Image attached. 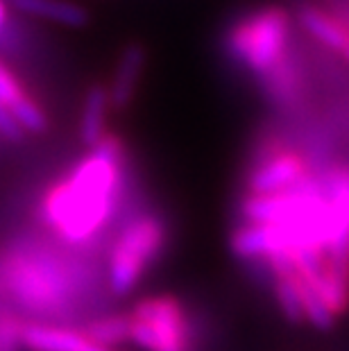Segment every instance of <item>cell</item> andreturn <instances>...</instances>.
<instances>
[{
    "label": "cell",
    "mask_w": 349,
    "mask_h": 351,
    "mask_svg": "<svg viewBox=\"0 0 349 351\" xmlns=\"http://www.w3.org/2000/svg\"><path fill=\"white\" fill-rule=\"evenodd\" d=\"M121 141L107 136L43 199V215L64 241L84 243L107 225L121 184Z\"/></svg>",
    "instance_id": "obj_1"
},
{
    "label": "cell",
    "mask_w": 349,
    "mask_h": 351,
    "mask_svg": "<svg viewBox=\"0 0 349 351\" xmlns=\"http://www.w3.org/2000/svg\"><path fill=\"white\" fill-rule=\"evenodd\" d=\"M130 340L143 351H191V326L182 302L170 295L147 297L128 315Z\"/></svg>",
    "instance_id": "obj_2"
},
{
    "label": "cell",
    "mask_w": 349,
    "mask_h": 351,
    "mask_svg": "<svg viewBox=\"0 0 349 351\" xmlns=\"http://www.w3.org/2000/svg\"><path fill=\"white\" fill-rule=\"evenodd\" d=\"M163 238H166V227L157 215H141L123 229L109 256L111 293L121 297L136 288L147 265L159 256Z\"/></svg>",
    "instance_id": "obj_3"
},
{
    "label": "cell",
    "mask_w": 349,
    "mask_h": 351,
    "mask_svg": "<svg viewBox=\"0 0 349 351\" xmlns=\"http://www.w3.org/2000/svg\"><path fill=\"white\" fill-rule=\"evenodd\" d=\"M288 43V16L277 7L243 19L232 29L227 48L236 62L254 73H270L281 62Z\"/></svg>",
    "instance_id": "obj_4"
},
{
    "label": "cell",
    "mask_w": 349,
    "mask_h": 351,
    "mask_svg": "<svg viewBox=\"0 0 349 351\" xmlns=\"http://www.w3.org/2000/svg\"><path fill=\"white\" fill-rule=\"evenodd\" d=\"M306 163L295 152H274L263 159L248 177L250 195H274L284 193L306 179Z\"/></svg>",
    "instance_id": "obj_5"
},
{
    "label": "cell",
    "mask_w": 349,
    "mask_h": 351,
    "mask_svg": "<svg viewBox=\"0 0 349 351\" xmlns=\"http://www.w3.org/2000/svg\"><path fill=\"white\" fill-rule=\"evenodd\" d=\"M21 345L29 351H114L93 345L82 331L29 324L21 328Z\"/></svg>",
    "instance_id": "obj_6"
},
{
    "label": "cell",
    "mask_w": 349,
    "mask_h": 351,
    "mask_svg": "<svg viewBox=\"0 0 349 351\" xmlns=\"http://www.w3.org/2000/svg\"><path fill=\"white\" fill-rule=\"evenodd\" d=\"M143 66H145V48L141 43H130L121 52V57H118L114 77H111V86L107 88L109 104L114 109L123 111L125 107H130V102L139 88Z\"/></svg>",
    "instance_id": "obj_7"
},
{
    "label": "cell",
    "mask_w": 349,
    "mask_h": 351,
    "mask_svg": "<svg viewBox=\"0 0 349 351\" xmlns=\"http://www.w3.org/2000/svg\"><path fill=\"white\" fill-rule=\"evenodd\" d=\"M14 10L46 19L66 27H84L88 23V12L73 0H7Z\"/></svg>",
    "instance_id": "obj_8"
},
{
    "label": "cell",
    "mask_w": 349,
    "mask_h": 351,
    "mask_svg": "<svg viewBox=\"0 0 349 351\" xmlns=\"http://www.w3.org/2000/svg\"><path fill=\"white\" fill-rule=\"evenodd\" d=\"M109 93L107 86L93 84L84 95V104H82V116H80V138L82 143L93 147L105 138V123L109 114Z\"/></svg>",
    "instance_id": "obj_9"
},
{
    "label": "cell",
    "mask_w": 349,
    "mask_h": 351,
    "mask_svg": "<svg viewBox=\"0 0 349 351\" xmlns=\"http://www.w3.org/2000/svg\"><path fill=\"white\" fill-rule=\"evenodd\" d=\"M300 21L304 29L317 39L324 46H329L331 50L336 52H343L349 43V29L340 23V21L331 19L329 14H324L320 10H315V7H306L302 14H300Z\"/></svg>",
    "instance_id": "obj_10"
},
{
    "label": "cell",
    "mask_w": 349,
    "mask_h": 351,
    "mask_svg": "<svg viewBox=\"0 0 349 351\" xmlns=\"http://www.w3.org/2000/svg\"><path fill=\"white\" fill-rule=\"evenodd\" d=\"M82 333L86 335L93 345L98 347H116L121 342L130 340V322H128V315H107V317H100L95 322L86 324L82 328Z\"/></svg>",
    "instance_id": "obj_11"
},
{
    "label": "cell",
    "mask_w": 349,
    "mask_h": 351,
    "mask_svg": "<svg viewBox=\"0 0 349 351\" xmlns=\"http://www.w3.org/2000/svg\"><path fill=\"white\" fill-rule=\"evenodd\" d=\"M274 295H277V304L284 317L293 324L304 322V311H302V297L300 288H297V276L293 270L274 274Z\"/></svg>",
    "instance_id": "obj_12"
},
{
    "label": "cell",
    "mask_w": 349,
    "mask_h": 351,
    "mask_svg": "<svg viewBox=\"0 0 349 351\" xmlns=\"http://www.w3.org/2000/svg\"><path fill=\"white\" fill-rule=\"evenodd\" d=\"M10 111L14 116V121L19 123V127L23 132H34V134H43L48 130V116L39 104H36L29 95H21L16 102L10 104Z\"/></svg>",
    "instance_id": "obj_13"
},
{
    "label": "cell",
    "mask_w": 349,
    "mask_h": 351,
    "mask_svg": "<svg viewBox=\"0 0 349 351\" xmlns=\"http://www.w3.org/2000/svg\"><path fill=\"white\" fill-rule=\"evenodd\" d=\"M320 186H322L324 195L349 215V168L347 166L329 168L326 175L320 179Z\"/></svg>",
    "instance_id": "obj_14"
},
{
    "label": "cell",
    "mask_w": 349,
    "mask_h": 351,
    "mask_svg": "<svg viewBox=\"0 0 349 351\" xmlns=\"http://www.w3.org/2000/svg\"><path fill=\"white\" fill-rule=\"evenodd\" d=\"M23 95V86L19 84V80L12 75L7 66L0 64V104L10 107L12 102H16Z\"/></svg>",
    "instance_id": "obj_15"
},
{
    "label": "cell",
    "mask_w": 349,
    "mask_h": 351,
    "mask_svg": "<svg viewBox=\"0 0 349 351\" xmlns=\"http://www.w3.org/2000/svg\"><path fill=\"white\" fill-rule=\"evenodd\" d=\"M21 342V328L16 319L12 317H0V351H16Z\"/></svg>",
    "instance_id": "obj_16"
},
{
    "label": "cell",
    "mask_w": 349,
    "mask_h": 351,
    "mask_svg": "<svg viewBox=\"0 0 349 351\" xmlns=\"http://www.w3.org/2000/svg\"><path fill=\"white\" fill-rule=\"evenodd\" d=\"M23 130L19 127V123L14 121L10 107H5V104H0V136L7 138V141H21L23 138Z\"/></svg>",
    "instance_id": "obj_17"
},
{
    "label": "cell",
    "mask_w": 349,
    "mask_h": 351,
    "mask_svg": "<svg viewBox=\"0 0 349 351\" xmlns=\"http://www.w3.org/2000/svg\"><path fill=\"white\" fill-rule=\"evenodd\" d=\"M5 16H7V3L5 0H0V25L5 23Z\"/></svg>",
    "instance_id": "obj_18"
},
{
    "label": "cell",
    "mask_w": 349,
    "mask_h": 351,
    "mask_svg": "<svg viewBox=\"0 0 349 351\" xmlns=\"http://www.w3.org/2000/svg\"><path fill=\"white\" fill-rule=\"evenodd\" d=\"M340 55H345V57H347V59H349V43H347V48H345V50H343V52H340Z\"/></svg>",
    "instance_id": "obj_19"
}]
</instances>
